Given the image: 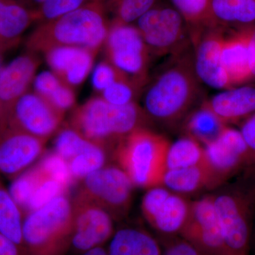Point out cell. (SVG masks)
Instances as JSON below:
<instances>
[{
    "mask_svg": "<svg viewBox=\"0 0 255 255\" xmlns=\"http://www.w3.org/2000/svg\"><path fill=\"white\" fill-rule=\"evenodd\" d=\"M65 188L63 185L43 175L28 201L26 209L29 211L43 207L55 198L63 195Z\"/></svg>",
    "mask_w": 255,
    "mask_h": 255,
    "instance_id": "cell-35",
    "label": "cell"
},
{
    "mask_svg": "<svg viewBox=\"0 0 255 255\" xmlns=\"http://www.w3.org/2000/svg\"><path fill=\"white\" fill-rule=\"evenodd\" d=\"M240 132L247 145L255 154V113L243 121Z\"/></svg>",
    "mask_w": 255,
    "mask_h": 255,
    "instance_id": "cell-40",
    "label": "cell"
},
{
    "mask_svg": "<svg viewBox=\"0 0 255 255\" xmlns=\"http://www.w3.org/2000/svg\"><path fill=\"white\" fill-rule=\"evenodd\" d=\"M105 6L111 26L131 24L157 4V0H99Z\"/></svg>",
    "mask_w": 255,
    "mask_h": 255,
    "instance_id": "cell-30",
    "label": "cell"
},
{
    "mask_svg": "<svg viewBox=\"0 0 255 255\" xmlns=\"http://www.w3.org/2000/svg\"><path fill=\"white\" fill-rule=\"evenodd\" d=\"M90 141L75 129H64L55 139V152L69 162L81 152Z\"/></svg>",
    "mask_w": 255,
    "mask_h": 255,
    "instance_id": "cell-34",
    "label": "cell"
},
{
    "mask_svg": "<svg viewBox=\"0 0 255 255\" xmlns=\"http://www.w3.org/2000/svg\"><path fill=\"white\" fill-rule=\"evenodd\" d=\"M135 22L151 57L174 56L193 48L187 23L173 6L157 4Z\"/></svg>",
    "mask_w": 255,
    "mask_h": 255,
    "instance_id": "cell-7",
    "label": "cell"
},
{
    "mask_svg": "<svg viewBox=\"0 0 255 255\" xmlns=\"http://www.w3.org/2000/svg\"><path fill=\"white\" fill-rule=\"evenodd\" d=\"M105 151L102 145L90 140L88 145L68 162L72 177L85 179L90 174L105 167Z\"/></svg>",
    "mask_w": 255,
    "mask_h": 255,
    "instance_id": "cell-31",
    "label": "cell"
},
{
    "mask_svg": "<svg viewBox=\"0 0 255 255\" xmlns=\"http://www.w3.org/2000/svg\"><path fill=\"white\" fill-rule=\"evenodd\" d=\"M169 144L167 137L147 128L134 130L117 143L119 165L134 187L148 189L162 185Z\"/></svg>",
    "mask_w": 255,
    "mask_h": 255,
    "instance_id": "cell-6",
    "label": "cell"
},
{
    "mask_svg": "<svg viewBox=\"0 0 255 255\" xmlns=\"http://www.w3.org/2000/svg\"><path fill=\"white\" fill-rule=\"evenodd\" d=\"M201 104L226 125L237 123L255 113V87H233Z\"/></svg>",
    "mask_w": 255,
    "mask_h": 255,
    "instance_id": "cell-19",
    "label": "cell"
},
{
    "mask_svg": "<svg viewBox=\"0 0 255 255\" xmlns=\"http://www.w3.org/2000/svg\"><path fill=\"white\" fill-rule=\"evenodd\" d=\"M142 88L129 79L125 78L114 82L105 89L102 98L111 105L124 106L135 103Z\"/></svg>",
    "mask_w": 255,
    "mask_h": 255,
    "instance_id": "cell-32",
    "label": "cell"
},
{
    "mask_svg": "<svg viewBox=\"0 0 255 255\" xmlns=\"http://www.w3.org/2000/svg\"><path fill=\"white\" fill-rule=\"evenodd\" d=\"M255 186V163L252 164L241 174Z\"/></svg>",
    "mask_w": 255,
    "mask_h": 255,
    "instance_id": "cell-44",
    "label": "cell"
},
{
    "mask_svg": "<svg viewBox=\"0 0 255 255\" xmlns=\"http://www.w3.org/2000/svg\"><path fill=\"white\" fill-rule=\"evenodd\" d=\"M162 185L182 196L206 189H216L214 178L206 165L167 169Z\"/></svg>",
    "mask_w": 255,
    "mask_h": 255,
    "instance_id": "cell-22",
    "label": "cell"
},
{
    "mask_svg": "<svg viewBox=\"0 0 255 255\" xmlns=\"http://www.w3.org/2000/svg\"><path fill=\"white\" fill-rule=\"evenodd\" d=\"M211 194L227 255H249L255 217V186L242 175Z\"/></svg>",
    "mask_w": 255,
    "mask_h": 255,
    "instance_id": "cell-3",
    "label": "cell"
},
{
    "mask_svg": "<svg viewBox=\"0 0 255 255\" xmlns=\"http://www.w3.org/2000/svg\"><path fill=\"white\" fill-rule=\"evenodd\" d=\"M38 167L43 175L60 183L65 189L73 180L68 161L55 152L46 156Z\"/></svg>",
    "mask_w": 255,
    "mask_h": 255,
    "instance_id": "cell-36",
    "label": "cell"
},
{
    "mask_svg": "<svg viewBox=\"0 0 255 255\" xmlns=\"http://www.w3.org/2000/svg\"><path fill=\"white\" fill-rule=\"evenodd\" d=\"M125 78H128L124 74L106 60L98 64L94 70L92 85L95 90L102 92L114 82Z\"/></svg>",
    "mask_w": 255,
    "mask_h": 255,
    "instance_id": "cell-38",
    "label": "cell"
},
{
    "mask_svg": "<svg viewBox=\"0 0 255 255\" xmlns=\"http://www.w3.org/2000/svg\"><path fill=\"white\" fill-rule=\"evenodd\" d=\"M27 9L37 11L41 9L46 0H15Z\"/></svg>",
    "mask_w": 255,
    "mask_h": 255,
    "instance_id": "cell-43",
    "label": "cell"
},
{
    "mask_svg": "<svg viewBox=\"0 0 255 255\" xmlns=\"http://www.w3.org/2000/svg\"><path fill=\"white\" fill-rule=\"evenodd\" d=\"M250 47L251 53V70L253 78H255V26L249 27Z\"/></svg>",
    "mask_w": 255,
    "mask_h": 255,
    "instance_id": "cell-42",
    "label": "cell"
},
{
    "mask_svg": "<svg viewBox=\"0 0 255 255\" xmlns=\"http://www.w3.org/2000/svg\"><path fill=\"white\" fill-rule=\"evenodd\" d=\"M191 201L164 186L147 189L141 210L147 223L161 236H179L190 211Z\"/></svg>",
    "mask_w": 255,
    "mask_h": 255,
    "instance_id": "cell-11",
    "label": "cell"
},
{
    "mask_svg": "<svg viewBox=\"0 0 255 255\" xmlns=\"http://www.w3.org/2000/svg\"><path fill=\"white\" fill-rule=\"evenodd\" d=\"M223 38L219 26L206 28L191 36L198 78L201 83L218 90L233 88L221 59Z\"/></svg>",
    "mask_w": 255,
    "mask_h": 255,
    "instance_id": "cell-14",
    "label": "cell"
},
{
    "mask_svg": "<svg viewBox=\"0 0 255 255\" xmlns=\"http://www.w3.org/2000/svg\"><path fill=\"white\" fill-rule=\"evenodd\" d=\"M92 0H46L38 11L40 23L58 17L78 9Z\"/></svg>",
    "mask_w": 255,
    "mask_h": 255,
    "instance_id": "cell-37",
    "label": "cell"
},
{
    "mask_svg": "<svg viewBox=\"0 0 255 255\" xmlns=\"http://www.w3.org/2000/svg\"><path fill=\"white\" fill-rule=\"evenodd\" d=\"M179 236L204 255H227L211 194L191 201Z\"/></svg>",
    "mask_w": 255,
    "mask_h": 255,
    "instance_id": "cell-12",
    "label": "cell"
},
{
    "mask_svg": "<svg viewBox=\"0 0 255 255\" xmlns=\"http://www.w3.org/2000/svg\"><path fill=\"white\" fill-rule=\"evenodd\" d=\"M9 48V47L7 46V45H6V43H4V42L0 39V51H2V50H6V48Z\"/></svg>",
    "mask_w": 255,
    "mask_h": 255,
    "instance_id": "cell-46",
    "label": "cell"
},
{
    "mask_svg": "<svg viewBox=\"0 0 255 255\" xmlns=\"http://www.w3.org/2000/svg\"><path fill=\"white\" fill-rule=\"evenodd\" d=\"M33 85L34 92L63 113L75 105L73 88L64 83L54 73L42 72L35 78Z\"/></svg>",
    "mask_w": 255,
    "mask_h": 255,
    "instance_id": "cell-25",
    "label": "cell"
},
{
    "mask_svg": "<svg viewBox=\"0 0 255 255\" xmlns=\"http://www.w3.org/2000/svg\"><path fill=\"white\" fill-rule=\"evenodd\" d=\"M226 126L211 110L201 104L184 119L183 128L186 135L204 145L217 138Z\"/></svg>",
    "mask_w": 255,
    "mask_h": 255,
    "instance_id": "cell-24",
    "label": "cell"
},
{
    "mask_svg": "<svg viewBox=\"0 0 255 255\" xmlns=\"http://www.w3.org/2000/svg\"><path fill=\"white\" fill-rule=\"evenodd\" d=\"M174 9L182 15L190 36L206 28L219 26L213 14V0H171Z\"/></svg>",
    "mask_w": 255,
    "mask_h": 255,
    "instance_id": "cell-26",
    "label": "cell"
},
{
    "mask_svg": "<svg viewBox=\"0 0 255 255\" xmlns=\"http://www.w3.org/2000/svg\"><path fill=\"white\" fill-rule=\"evenodd\" d=\"M0 255H27L22 247L0 233Z\"/></svg>",
    "mask_w": 255,
    "mask_h": 255,
    "instance_id": "cell-41",
    "label": "cell"
},
{
    "mask_svg": "<svg viewBox=\"0 0 255 255\" xmlns=\"http://www.w3.org/2000/svg\"><path fill=\"white\" fill-rule=\"evenodd\" d=\"M105 46L107 61L143 89L149 80L151 55L135 26L112 25Z\"/></svg>",
    "mask_w": 255,
    "mask_h": 255,
    "instance_id": "cell-8",
    "label": "cell"
},
{
    "mask_svg": "<svg viewBox=\"0 0 255 255\" xmlns=\"http://www.w3.org/2000/svg\"><path fill=\"white\" fill-rule=\"evenodd\" d=\"M38 65L36 53L28 51L0 70V124L16 101L27 92Z\"/></svg>",
    "mask_w": 255,
    "mask_h": 255,
    "instance_id": "cell-17",
    "label": "cell"
},
{
    "mask_svg": "<svg viewBox=\"0 0 255 255\" xmlns=\"http://www.w3.org/2000/svg\"><path fill=\"white\" fill-rule=\"evenodd\" d=\"M201 83L194 68L193 48L170 57L145 85L143 110L151 120L175 125L200 100Z\"/></svg>",
    "mask_w": 255,
    "mask_h": 255,
    "instance_id": "cell-1",
    "label": "cell"
},
{
    "mask_svg": "<svg viewBox=\"0 0 255 255\" xmlns=\"http://www.w3.org/2000/svg\"><path fill=\"white\" fill-rule=\"evenodd\" d=\"M110 28L103 4L92 0L74 11L40 23L28 36L26 47L36 54L60 46L80 47L96 53L105 45Z\"/></svg>",
    "mask_w": 255,
    "mask_h": 255,
    "instance_id": "cell-2",
    "label": "cell"
},
{
    "mask_svg": "<svg viewBox=\"0 0 255 255\" xmlns=\"http://www.w3.org/2000/svg\"><path fill=\"white\" fill-rule=\"evenodd\" d=\"M204 147L206 166L217 189L255 163V154L247 145L241 132L229 126Z\"/></svg>",
    "mask_w": 255,
    "mask_h": 255,
    "instance_id": "cell-9",
    "label": "cell"
},
{
    "mask_svg": "<svg viewBox=\"0 0 255 255\" xmlns=\"http://www.w3.org/2000/svg\"><path fill=\"white\" fill-rule=\"evenodd\" d=\"M84 179L89 197L95 199L97 204L108 211L113 219L127 214L134 186L120 167L105 166Z\"/></svg>",
    "mask_w": 255,
    "mask_h": 255,
    "instance_id": "cell-13",
    "label": "cell"
},
{
    "mask_svg": "<svg viewBox=\"0 0 255 255\" xmlns=\"http://www.w3.org/2000/svg\"><path fill=\"white\" fill-rule=\"evenodd\" d=\"M162 255H206L179 236H161Z\"/></svg>",
    "mask_w": 255,
    "mask_h": 255,
    "instance_id": "cell-39",
    "label": "cell"
},
{
    "mask_svg": "<svg viewBox=\"0 0 255 255\" xmlns=\"http://www.w3.org/2000/svg\"><path fill=\"white\" fill-rule=\"evenodd\" d=\"M73 222V206L64 195L29 211L22 226L26 255H65L70 247Z\"/></svg>",
    "mask_w": 255,
    "mask_h": 255,
    "instance_id": "cell-5",
    "label": "cell"
},
{
    "mask_svg": "<svg viewBox=\"0 0 255 255\" xmlns=\"http://www.w3.org/2000/svg\"><path fill=\"white\" fill-rule=\"evenodd\" d=\"M21 209L9 189L5 188L0 177V233L24 249L22 237L23 219Z\"/></svg>",
    "mask_w": 255,
    "mask_h": 255,
    "instance_id": "cell-28",
    "label": "cell"
},
{
    "mask_svg": "<svg viewBox=\"0 0 255 255\" xmlns=\"http://www.w3.org/2000/svg\"><path fill=\"white\" fill-rule=\"evenodd\" d=\"M43 177L41 171L36 167L33 170L23 172L14 178L9 191L16 204L21 208L27 207L36 186Z\"/></svg>",
    "mask_w": 255,
    "mask_h": 255,
    "instance_id": "cell-33",
    "label": "cell"
},
{
    "mask_svg": "<svg viewBox=\"0 0 255 255\" xmlns=\"http://www.w3.org/2000/svg\"><path fill=\"white\" fill-rule=\"evenodd\" d=\"M221 59L232 87L253 79L249 27L224 36Z\"/></svg>",
    "mask_w": 255,
    "mask_h": 255,
    "instance_id": "cell-20",
    "label": "cell"
},
{
    "mask_svg": "<svg viewBox=\"0 0 255 255\" xmlns=\"http://www.w3.org/2000/svg\"><path fill=\"white\" fill-rule=\"evenodd\" d=\"M44 54L53 73L73 88L86 79L96 53L80 47L60 46L52 48Z\"/></svg>",
    "mask_w": 255,
    "mask_h": 255,
    "instance_id": "cell-18",
    "label": "cell"
},
{
    "mask_svg": "<svg viewBox=\"0 0 255 255\" xmlns=\"http://www.w3.org/2000/svg\"><path fill=\"white\" fill-rule=\"evenodd\" d=\"M151 119L136 102L124 106L111 105L102 97H94L74 112L72 124L87 140L102 145L117 142L141 128Z\"/></svg>",
    "mask_w": 255,
    "mask_h": 255,
    "instance_id": "cell-4",
    "label": "cell"
},
{
    "mask_svg": "<svg viewBox=\"0 0 255 255\" xmlns=\"http://www.w3.org/2000/svg\"><path fill=\"white\" fill-rule=\"evenodd\" d=\"M45 140L27 132L0 129V174L16 178L43 152Z\"/></svg>",
    "mask_w": 255,
    "mask_h": 255,
    "instance_id": "cell-16",
    "label": "cell"
},
{
    "mask_svg": "<svg viewBox=\"0 0 255 255\" xmlns=\"http://www.w3.org/2000/svg\"><path fill=\"white\" fill-rule=\"evenodd\" d=\"M109 255H162L159 241L137 228H123L116 231L107 249Z\"/></svg>",
    "mask_w": 255,
    "mask_h": 255,
    "instance_id": "cell-21",
    "label": "cell"
},
{
    "mask_svg": "<svg viewBox=\"0 0 255 255\" xmlns=\"http://www.w3.org/2000/svg\"><path fill=\"white\" fill-rule=\"evenodd\" d=\"M38 12L31 11L15 0H0V39L7 46L15 45L33 21Z\"/></svg>",
    "mask_w": 255,
    "mask_h": 255,
    "instance_id": "cell-23",
    "label": "cell"
},
{
    "mask_svg": "<svg viewBox=\"0 0 255 255\" xmlns=\"http://www.w3.org/2000/svg\"><path fill=\"white\" fill-rule=\"evenodd\" d=\"M63 112L36 92H26L13 106L0 129L11 128L46 140L60 127Z\"/></svg>",
    "mask_w": 255,
    "mask_h": 255,
    "instance_id": "cell-10",
    "label": "cell"
},
{
    "mask_svg": "<svg viewBox=\"0 0 255 255\" xmlns=\"http://www.w3.org/2000/svg\"><path fill=\"white\" fill-rule=\"evenodd\" d=\"M166 165L167 169L206 165L204 145L187 135L170 142Z\"/></svg>",
    "mask_w": 255,
    "mask_h": 255,
    "instance_id": "cell-27",
    "label": "cell"
},
{
    "mask_svg": "<svg viewBox=\"0 0 255 255\" xmlns=\"http://www.w3.org/2000/svg\"><path fill=\"white\" fill-rule=\"evenodd\" d=\"M113 218L98 204L82 203L74 213L70 247L82 253L110 241L114 234Z\"/></svg>",
    "mask_w": 255,
    "mask_h": 255,
    "instance_id": "cell-15",
    "label": "cell"
},
{
    "mask_svg": "<svg viewBox=\"0 0 255 255\" xmlns=\"http://www.w3.org/2000/svg\"><path fill=\"white\" fill-rule=\"evenodd\" d=\"M81 255H109L107 250L105 249L102 246L97 247L90 251L82 253Z\"/></svg>",
    "mask_w": 255,
    "mask_h": 255,
    "instance_id": "cell-45",
    "label": "cell"
},
{
    "mask_svg": "<svg viewBox=\"0 0 255 255\" xmlns=\"http://www.w3.org/2000/svg\"><path fill=\"white\" fill-rule=\"evenodd\" d=\"M213 14L219 25H250L255 21V0H213Z\"/></svg>",
    "mask_w": 255,
    "mask_h": 255,
    "instance_id": "cell-29",
    "label": "cell"
}]
</instances>
